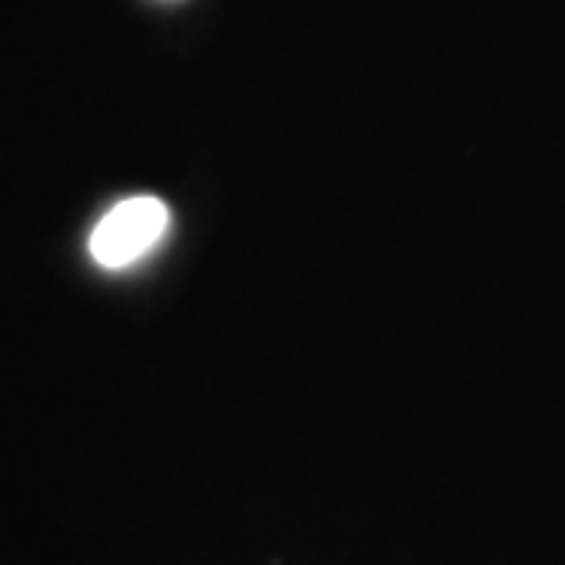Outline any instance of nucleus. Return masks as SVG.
<instances>
[{"label":"nucleus","instance_id":"1","mask_svg":"<svg viewBox=\"0 0 565 565\" xmlns=\"http://www.w3.org/2000/svg\"><path fill=\"white\" fill-rule=\"evenodd\" d=\"M167 230H170L167 204L154 195H136L104 214L88 239V248L102 267L120 270L151 255L167 236Z\"/></svg>","mask_w":565,"mask_h":565}]
</instances>
